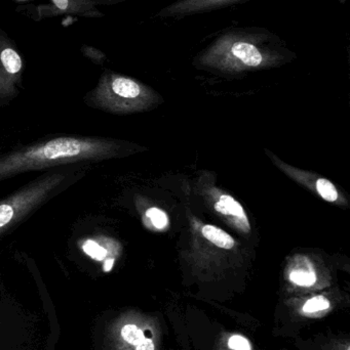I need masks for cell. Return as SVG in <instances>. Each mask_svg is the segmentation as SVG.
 I'll return each instance as SVG.
<instances>
[{"label":"cell","instance_id":"obj_8","mask_svg":"<svg viewBox=\"0 0 350 350\" xmlns=\"http://www.w3.org/2000/svg\"><path fill=\"white\" fill-rule=\"evenodd\" d=\"M82 251L90 258L97 261H104V271H110L115 261L117 242L105 237H94L80 242Z\"/></svg>","mask_w":350,"mask_h":350},{"label":"cell","instance_id":"obj_5","mask_svg":"<svg viewBox=\"0 0 350 350\" xmlns=\"http://www.w3.org/2000/svg\"><path fill=\"white\" fill-rule=\"evenodd\" d=\"M24 62L16 43L0 29V98L16 94L22 79Z\"/></svg>","mask_w":350,"mask_h":350},{"label":"cell","instance_id":"obj_4","mask_svg":"<svg viewBox=\"0 0 350 350\" xmlns=\"http://www.w3.org/2000/svg\"><path fill=\"white\" fill-rule=\"evenodd\" d=\"M65 179L63 174H47L0 201V234L47 201Z\"/></svg>","mask_w":350,"mask_h":350},{"label":"cell","instance_id":"obj_2","mask_svg":"<svg viewBox=\"0 0 350 350\" xmlns=\"http://www.w3.org/2000/svg\"><path fill=\"white\" fill-rule=\"evenodd\" d=\"M119 150L118 144L109 139L55 137L0 158V179L64 164L110 159Z\"/></svg>","mask_w":350,"mask_h":350},{"label":"cell","instance_id":"obj_15","mask_svg":"<svg viewBox=\"0 0 350 350\" xmlns=\"http://www.w3.org/2000/svg\"><path fill=\"white\" fill-rule=\"evenodd\" d=\"M330 308L329 300L324 297H314L308 300L303 306V312L306 314H314V312H322Z\"/></svg>","mask_w":350,"mask_h":350},{"label":"cell","instance_id":"obj_11","mask_svg":"<svg viewBox=\"0 0 350 350\" xmlns=\"http://www.w3.org/2000/svg\"><path fill=\"white\" fill-rule=\"evenodd\" d=\"M201 234L209 242L219 248L230 250L236 247V240L229 234L217 226L205 224L201 228Z\"/></svg>","mask_w":350,"mask_h":350},{"label":"cell","instance_id":"obj_10","mask_svg":"<svg viewBox=\"0 0 350 350\" xmlns=\"http://www.w3.org/2000/svg\"><path fill=\"white\" fill-rule=\"evenodd\" d=\"M121 337L129 345H134L136 350H155L151 337L145 336L143 330L136 325H125L121 329Z\"/></svg>","mask_w":350,"mask_h":350},{"label":"cell","instance_id":"obj_3","mask_svg":"<svg viewBox=\"0 0 350 350\" xmlns=\"http://www.w3.org/2000/svg\"><path fill=\"white\" fill-rule=\"evenodd\" d=\"M158 100L151 88L134 78L105 71L96 88L88 92L86 103L113 114H129L147 110Z\"/></svg>","mask_w":350,"mask_h":350},{"label":"cell","instance_id":"obj_1","mask_svg":"<svg viewBox=\"0 0 350 350\" xmlns=\"http://www.w3.org/2000/svg\"><path fill=\"white\" fill-rule=\"evenodd\" d=\"M294 55L277 35L266 29L234 28L224 31L199 53L195 66L236 74L279 67Z\"/></svg>","mask_w":350,"mask_h":350},{"label":"cell","instance_id":"obj_9","mask_svg":"<svg viewBox=\"0 0 350 350\" xmlns=\"http://www.w3.org/2000/svg\"><path fill=\"white\" fill-rule=\"evenodd\" d=\"M215 210L222 215L227 216L236 221L240 230L249 232L251 230L250 221L246 211L240 202L229 195H221L215 203Z\"/></svg>","mask_w":350,"mask_h":350},{"label":"cell","instance_id":"obj_13","mask_svg":"<svg viewBox=\"0 0 350 350\" xmlns=\"http://www.w3.org/2000/svg\"><path fill=\"white\" fill-rule=\"evenodd\" d=\"M290 280L294 284L302 287H310L316 281V275L314 271H306V269H295L290 273Z\"/></svg>","mask_w":350,"mask_h":350},{"label":"cell","instance_id":"obj_12","mask_svg":"<svg viewBox=\"0 0 350 350\" xmlns=\"http://www.w3.org/2000/svg\"><path fill=\"white\" fill-rule=\"evenodd\" d=\"M316 189L318 195H320L325 201L331 202V203L338 201V189H336L334 183L329 180V179L318 178L316 183Z\"/></svg>","mask_w":350,"mask_h":350},{"label":"cell","instance_id":"obj_7","mask_svg":"<svg viewBox=\"0 0 350 350\" xmlns=\"http://www.w3.org/2000/svg\"><path fill=\"white\" fill-rule=\"evenodd\" d=\"M49 14L51 16H74L86 18H102L104 14L99 10L103 4L112 3L110 0H51Z\"/></svg>","mask_w":350,"mask_h":350},{"label":"cell","instance_id":"obj_14","mask_svg":"<svg viewBox=\"0 0 350 350\" xmlns=\"http://www.w3.org/2000/svg\"><path fill=\"white\" fill-rule=\"evenodd\" d=\"M146 217L149 219L150 224L158 228V230H164L168 226V218L164 210L158 207H151L146 211Z\"/></svg>","mask_w":350,"mask_h":350},{"label":"cell","instance_id":"obj_16","mask_svg":"<svg viewBox=\"0 0 350 350\" xmlns=\"http://www.w3.org/2000/svg\"><path fill=\"white\" fill-rule=\"evenodd\" d=\"M228 347L232 350H251V345L245 337L234 335L228 340Z\"/></svg>","mask_w":350,"mask_h":350},{"label":"cell","instance_id":"obj_6","mask_svg":"<svg viewBox=\"0 0 350 350\" xmlns=\"http://www.w3.org/2000/svg\"><path fill=\"white\" fill-rule=\"evenodd\" d=\"M244 0H177L158 14L160 18H181L226 8Z\"/></svg>","mask_w":350,"mask_h":350}]
</instances>
